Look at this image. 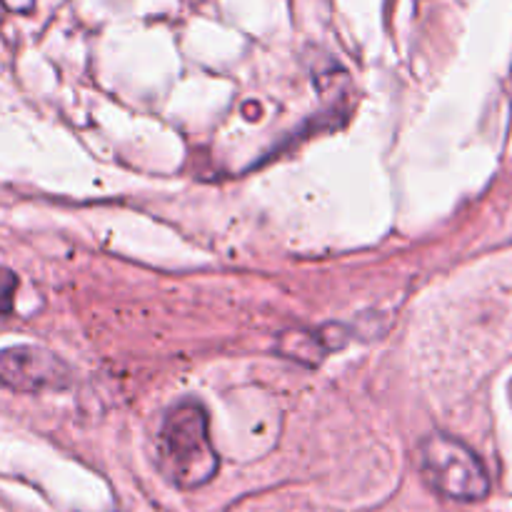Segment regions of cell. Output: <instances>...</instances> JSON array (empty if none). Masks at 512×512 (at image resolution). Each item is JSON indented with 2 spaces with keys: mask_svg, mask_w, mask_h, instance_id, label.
<instances>
[{
  "mask_svg": "<svg viewBox=\"0 0 512 512\" xmlns=\"http://www.w3.org/2000/svg\"><path fill=\"white\" fill-rule=\"evenodd\" d=\"M158 463L165 478L183 490L200 488L215 478L220 460L203 405L183 400L170 410L158 435Z\"/></svg>",
  "mask_w": 512,
  "mask_h": 512,
  "instance_id": "cell-1",
  "label": "cell"
},
{
  "mask_svg": "<svg viewBox=\"0 0 512 512\" xmlns=\"http://www.w3.org/2000/svg\"><path fill=\"white\" fill-rule=\"evenodd\" d=\"M420 473L433 490L450 500L475 503L488 498L490 478L478 455L450 435L433 433L420 443Z\"/></svg>",
  "mask_w": 512,
  "mask_h": 512,
  "instance_id": "cell-2",
  "label": "cell"
},
{
  "mask_svg": "<svg viewBox=\"0 0 512 512\" xmlns=\"http://www.w3.org/2000/svg\"><path fill=\"white\" fill-rule=\"evenodd\" d=\"M73 373L55 353L35 345L0 350V388L15 393H43L68 388Z\"/></svg>",
  "mask_w": 512,
  "mask_h": 512,
  "instance_id": "cell-3",
  "label": "cell"
},
{
  "mask_svg": "<svg viewBox=\"0 0 512 512\" xmlns=\"http://www.w3.org/2000/svg\"><path fill=\"white\" fill-rule=\"evenodd\" d=\"M283 343H290V348H283V353L288 355V358L303 360V363L308 365L318 363L320 355L325 353V348L320 345L323 343V335L318 333H303V330H298V333L285 335Z\"/></svg>",
  "mask_w": 512,
  "mask_h": 512,
  "instance_id": "cell-4",
  "label": "cell"
},
{
  "mask_svg": "<svg viewBox=\"0 0 512 512\" xmlns=\"http://www.w3.org/2000/svg\"><path fill=\"white\" fill-rule=\"evenodd\" d=\"M15 293V275L10 270L0 268V313L10 308Z\"/></svg>",
  "mask_w": 512,
  "mask_h": 512,
  "instance_id": "cell-5",
  "label": "cell"
},
{
  "mask_svg": "<svg viewBox=\"0 0 512 512\" xmlns=\"http://www.w3.org/2000/svg\"><path fill=\"white\" fill-rule=\"evenodd\" d=\"M5 8L10 10H30L33 8V0H3Z\"/></svg>",
  "mask_w": 512,
  "mask_h": 512,
  "instance_id": "cell-6",
  "label": "cell"
}]
</instances>
